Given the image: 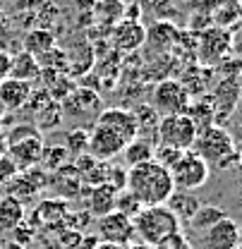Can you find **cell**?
I'll return each instance as SVG.
<instances>
[{"mask_svg":"<svg viewBox=\"0 0 242 249\" xmlns=\"http://www.w3.org/2000/svg\"><path fill=\"white\" fill-rule=\"evenodd\" d=\"M96 237L101 242H108V245L130 247V242L134 240V225L127 216L111 211L106 216L96 218Z\"/></svg>","mask_w":242,"mask_h":249,"instance_id":"obj_10","label":"cell"},{"mask_svg":"<svg viewBox=\"0 0 242 249\" xmlns=\"http://www.w3.org/2000/svg\"><path fill=\"white\" fill-rule=\"evenodd\" d=\"M96 123L108 124V127L118 129V132H122V134L127 137V139L139 137V134H137V123H134L132 110H125V108H108V110H103V113L96 118Z\"/></svg>","mask_w":242,"mask_h":249,"instance_id":"obj_19","label":"cell"},{"mask_svg":"<svg viewBox=\"0 0 242 249\" xmlns=\"http://www.w3.org/2000/svg\"><path fill=\"white\" fill-rule=\"evenodd\" d=\"M5 151L7 158L12 160V165L19 170H31L43 154V139L38 132L27 134V137H15V139H5Z\"/></svg>","mask_w":242,"mask_h":249,"instance_id":"obj_9","label":"cell"},{"mask_svg":"<svg viewBox=\"0 0 242 249\" xmlns=\"http://www.w3.org/2000/svg\"><path fill=\"white\" fill-rule=\"evenodd\" d=\"M240 225L233 218H223L202 235L204 249H240Z\"/></svg>","mask_w":242,"mask_h":249,"instance_id":"obj_12","label":"cell"},{"mask_svg":"<svg viewBox=\"0 0 242 249\" xmlns=\"http://www.w3.org/2000/svg\"><path fill=\"white\" fill-rule=\"evenodd\" d=\"M192 151L209 168H218V170H230V168H238V163H240L235 139L223 124H211V127L197 132Z\"/></svg>","mask_w":242,"mask_h":249,"instance_id":"obj_2","label":"cell"},{"mask_svg":"<svg viewBox=\"0 0 242 249\" xmlns=\"http://www.w3.org/2000/svg\"><path fill=\"white\" fill-rule=\"evenodd\" d=\"M166 206H168V211L173 213V216L178 218V223H189L192 216H194V211L202 206V201L192 194V192H180V189H175L170 196H168V201H166Z\"/></svg>","mask_w":242,"mask_h":249,"instance_id":"obj_18","label":"cell"},{"mask_svg":"<svg viewBox=\"0 0 242 249\" xmlns=\"http://www.w3.org/2000/svg\"><path fill=\"white\" fill-rule=\"evenodd\" d=\"M233 48V36L228 29L213 27V29L202 34L199 41V60L202 65H213V62H225V55Z\"/></svg>","mask_w":242,"mask_h":249,"instance_id":"obj_11","label":"cell"},{"mask_svg":"<svg viewBox=\"0 0 242 249\" xmlns=\"http://www.w3.org/2000/svg\"><path fill=\"white\" fill-rule=\"evenodd\" d=\"M178 36H180V31L173 22H156L147 29V41L144 43L153 53H166L178 43Z\"/></svg>","mask_w":242,"mask_h":249,"instance_id":"obj_15","label":"cell"},{"mask_svg":"<svg viewBox=\"0 0 242 249\" xmlns=\"http://www.w3.org/2000/svg\"><path fill=\"white\" fill-rule=\"evenodd\" d=\"M22 204L12 196H5L0 201V228L2 230H12L19 220H22Z\"/></svg>","mask_w":242,"mask_h":249,"instance_id":"obj_24","label":"cell"},{"mask_svg":"<svg viewBox=\"0 0 242 249\" xmlns=\"http://www.w3.org/2000/svg\"><path fill=\"white\" fill-rule=\"evenodd\" d=\"M127 249H153V247H149V245H144V242H139V245H132V247H127Z\"/></svg>","mask_w":242,"mask_h":249,"instance_id":"obj_34","label":"cell"},{"mask_svg":"<svg viewBox=\"0 0 242 249\" xmlns=\"http://www.w3.org/2000/svg\"><path fill=\"white\" fill-rule=\"evenodd\" d=\"M29 98H31V84L29 82L12 79V77H7L5 82H0V106H2L7 113L19 110Z\"/></svg>","mask_w":242,"mask_h":249,"instance_id":"obj_14","label":"cell"},{"mask_svg":"<svg viewBox=\"0 0 242 249\" xmlns=\"http://www.w3.org/2000/svg\"><path fill=\"white\" fill-rule=\"evenodd\" d=\"M142 209H144V206H142L127 189H120V192H118V199H115V211H118V213H122V216H127L132 220Z\"/></svg>","mask_w":242,"mask_h":249,"instance_id":"obj_26","label":"cell"},{"mask_svg":"<svg viewBox=\"0 0 242 249\" xmlns=\"http://www.w3.org/2000/svg\"><path fill=\"white\" fill-rule=\"evenodd\" d=\"M225 218V209H221V206H213V204H202L197 211H194V216L192 220L187 223L194 232H199V235H204L206 230H211L213 225L218 223V220H223Z\"/></svg>","mask_w":242,"mask_h":249,"instance_id":"obj_21","label":"cell"},{"mask_svg":"<svg viewBox=\"0 0 242 249\" xmlns=\"http://www.w3.org/2000/svg\"><path fill=\"white\" fill-rule=\"evenodd\" d=\"M189 93L185 91V87L180 84V79H161L153 89L151 96V108L161 115H182L189 106Z\"/></svg>","mask_w":242,"mask_h":249,"instance_id":"obj_7","label":"cell"},{"mask_svg":"<svg viewBox=\"0 0 242 249\" xmlns=\"http://www.w3.org/2000/svg\"><path fill=\"white\" fill-rule=\"evenodd\" d=\"M185 115L192 120V124L197 127V132L206 129L213 124V108L209 96H199V98H189V106L185 110Z\"/></svg>","mask_w":242,"mask_h":249,"instance_id":"obj_20","label":"cell"},{"mask_svg":"<svg viewBox=\"0 0 242 249\" xmlns=\"http://www.w3.org/2000/svg\"><path fill=\"white\" fill-rule=\"evenodd\" d=\"M153 249H192V245H189V240L182 232H175V235L166 237L161 245H156Z\"/></svg>","mask_w":242,"mask_h":249,"instance_id":"obj_30","label":"cell"},{"mask_svg":"<svg viewBox=\"0 0 242 249\" xmlns=\"http://www.w3.org/2000/svg\"><path fill=\"white\" fill-rule=\"evenodd\" d=\"M93 249H127V247H120V245H108V242H96Z\"/></svg>","mask_w":242,"mask_h":249,"instance_id":"obj_33","label":"cell"},{"mask_svg":"<svg viewBox=\"0 0 242 249\" xmlns=\"http://www.w3.org/2000/svg\"><path fill=\"white\" fill-rule=\"evenodd\" d=\"M153 149H156V142L147 139V137H134L125 149H122V160H125V168H137V165H144L153 160Z\"/></svg>","mask_w":242,"mask_h":249,"instance_id":"obj_17","label":"cell"},{"mask_svg":"<svg viewBox=\"0 0 242 249\" xmlns=\"http://www.w3.org/2000/svg\"><path fill=\"white\" fill-rule=\"evenodd\" d=\"M211 178V168L194 154L192 149L180 156V160L170 168V180L173 187L180 192H194L199 187H204Z\"/></svg>","mask_w":242,"mask_h":249,"instance_id":"obj_4","label":"cell"},{"mask_svg":"<svg viewBox=\"0 0 242 249\" xmlns=\"http://www.w3.org/2000/svg\"><path fill=\"white\" fill-rule=\"evenodd\" d=\"M53 46H56V38L48 29H34L24 38V53H29L34 58H41L43 53L53 51Z\"/></svg>","mask_w":242,"mask_h":249,"instance_id":"obj_23","label":"cell"},{"mask_svg":"<svg viewBox=\"0 0 242 249\" xmlns=\"http://www.w3.org/2000/svg\"><path fill=\"white\" fill-rule=\"evenodd\" d=\"M197 139V127L192 124V120L182 113V115H168L161 118L158 127H156V142L178 151H189L192 144Z\"/></svg>","mask_w":242,"mask_h":249,"instance_id":"obj_5","label":"cell"},{"mask_svg":"<svg viewBox=\"0 0 242 249\" xmlns=\"http://www.w3.org/2000/svg\"><path fill=\"white\" fill-rule=\"evenodd\" d=\"M87 142H89V132L74 129V132L67 134V146H65V151H67V154H74V156L87 154Z\"/></svg>","mask_w":242,"mask_h":249,"instance_id":"obj_29","label":"cell"},{"mask_svg":"<svg viewBox=\"0 0 242 249\" xmlns=\"http://www.w3.org/2000/svg\"><path fill=\"white\" fill-rule=\"evenodd\" d=\"M185 151H178V149H170V146H163V144H156L153 149V163H158L161 168H166L170 173V168L180 160V156Z\"/></svg>","mask_w":242,"mask_h":249,"instance_id":"obj_28","label":"cell"},{"mask_svg":"<svg viewBox=\"0 0 242 249\" xmlns=\"http://www.w3.org/2000/svg\"><path fill=\"white\" fill-rule=\"evenodd\" d=\"M15 175H17V168L12 165V160L7 156H0V185L10 182Z\"/></svg>","mask_w":242,"mask_h":249,"instance_id":"obj_31","label":"cell"},{"mask_svg":"<svg viewBox=\"0 0 242 249\" xmlns=\"http://www.w3.org/2000/svg\"><path fill=\"white\" fill-rule=\"evenodd\" d=\"M132 115H134V123H137V134H142L149 127V134L156 137V127H158L161 115L153 110L151 106H139L137 110H132Z\"/></svg>","mask_w":242,"mask_h":249,"instance_id":"obj_25","label":"cell"},{"mask_svg":"<svg viewBox=\"0 0 242 249\" xmlns=\"http://www.w3.org/2000/svg\"><path fill=\"white\" fill-rule=\"evenodd\" d=\"M132 225H134V237H139V242H144L149 247H156L166 237L180 232L178 218L168 211L166 204H161V206H144L137 216L132 218Z\"/></svg>","mask_w":242,"mask_h":249,"instance_id":"obj_3","label":"cell"},{"mask_svg":"<svg viewBox=\"0 0 242 249\" xmlns=\"http://www.w3.org/2000/svg\"><path fill=\"white\" fill-rule=\"evenodd\" d=\"M67 158H70V154L65 151V146H53V149L43 146V154H41L38 163H43L48 170H60L62 165L67 163Z\"/></svg>","mask_w":242,"mask_h":249,"instance_id":"obj_27","label":"cell"},{"mask_svg":"<svg viewBox=\"0 0 242 249\" xmlns=\"http://www.w3.org/2000/svg\"><path fill=\"white\" fill-rule=\"evenodd\" d=\"M125 189L142 206H161L175 192L170 173L166 168H161L158 163H153V160L144 163V165H137V168H130Z\"/></svg>","mask_w":242,"mask_h":249,"instance_id":"obj_1","label":"cell"},{"mask_svg":"<svg viewBox=\"0 0 242 249\" xmlns=\"http://www.w3.org/2000/svg\"><path fill=\"white\" fill-rule=\"evenodd\" d=\"M41 74V67H38V62L34 55L29 53H19V55H15L12 58V67H10V77L12 79H22V82H34L36 77Z\"/></svg>","mask_w":242,"mask_h":249,"instance_id":"obj_22","label":"cell"},{"mask_svg":"<svg viewBox=\"0 0 242 249\" xmlns=\"http://www.w3.org/2000/svg\"><path fill=\"white\" fill-rule=\"evenodd\" d=\"M144 41H147V27L137 19H122L113 31V43L122 53H132L142 48Z\"/></svg>","mask_w":242,"mask_h":249,"instance_id":"obj_13","label":"cell"},{"mask_svg":"<svg viewBox=\"0 0 242 249\" xmlns=\"http://www.w3.org/2000/svg\"><path fill=\"white\" fill-rule=\"evenodd\" d=\"M240 74H230V77H223L213 91L209 93V101H211L213 108V124L218 123H228L233 118V113L238 110V103H240Z\"/></svg>","mask_w":242,"mask_h":249,"instance_id":"obj_8","label":"cell"},{"mask_svg":"<svg viewBox=\"0 0 242 249\" xmlns=\"http://www.w3.org/2000/svg\"><path fill=\"white\" fill-rule=\"evenodd\" d=\"M10 67H12V55L0 51V82H5L10 77Z\"/></svg>","mask_w":242,"mask_h":249,"instance_id":"obj_32","label":"cell"},{"mask_svg":"<svg viewBox=\"0 0 242 249\" xmlns=\"http://www.w3.org/2000/svg\"><path fill=\"white\" fill-rule=\"evenodd\" d=\"M115 199H118L115 187H111L108 182L93 185L89 189V213L101 218L106 213H111V211H115Z\"/></svg>","mask_w":242,"mask_h":249,"instance_id":"obj_16","label":"cell"},{"mask_svg":"<svg viewBox=\"0 0 242 249\" xmlns=\"http://www.w3.org/2000/svg\"><path fill=\"white\" fill-rule=\"evenodd\" d=\"M132 139H127L122 132L108 127V124L96 123L89 132V142H87V154L98 160V163H108L111 158L122 154V149L130 144Z\"/></svg>","mask_w":242,"mask_h":249,"instance_id":"obj_6","label":"cell"}]
</instances>
